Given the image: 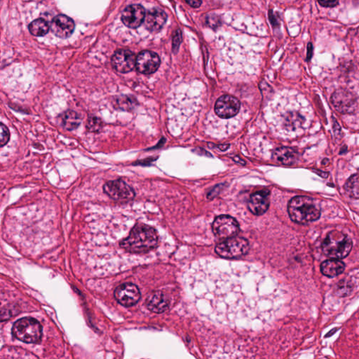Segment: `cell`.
Wrapping results in <instances>:
<instances>
[{"mask_svg": "<svg viewBox=\"0 0 359 359\" xmlns=\"http://www.w3.org/2000/svg\"><path fill=\"white\" fill-rule=\"evenodd\" d=\"M75 27L73 19L66 15H58L53 18L51 23V29L53 34L62 39L71 36Z\"/></svg>", "mask_w": 359, "mask_h": 359, "instance_id": "obj_15", "label": "cell"}, {"mask_svg": "<svg viewBox=\"0 0 359 359\" xmlns=\"http://www.w3.org/2000/svg\"><path fill=\"white\" fill-rule=\"evenodd\" d=\"M307 48H308V51H307V57H308V59H309L311 57H312V55L313 47L312 44H308V47H307Z\"/></svg>", "mask_w": 359, "mask_h": 359, "instance_id": "obj_32", "label": "cell"}, {"mask_svg": "<svg viewBox=\"0 0 359 359\" xmlns=\"http://www.w3.org/2000/svg\"><path fill=\"white\" fill-rule=\"evenodd\" d=\"M167 20V15L164 11L153 9L145 15V26L151 32H157L165 25Z\"/></svg>", "mask_w": 359, "mask_h": 359, "instance_id": "obj_17", "label": "cell"}, {"mask_svg": "<svg viewBox=\"0 0 359 359\" xmlns=\"http://www.w3.org/2000/svg\"><path fill=\"white\" fill-rule=\"evenodd\" d=\"M114 105L118 109L129 111L135 108L136 101L130 95H121L115 99Z\"/></svg>", "mask_w": 359, "mask_h": 359, "instance_id": "obj_24", "label": "cell"}, {"mask_svg": "<svg viewBox=\"0 0 359 359\" xmlns=\"http://www.w3.org/2000/svg\"><path fill=\"white\" fill-rule=\"evenodd\" d=\"M206 23L208 26L211 28L215 29L221 25V20L216 15H210L206 18Z\"/></svg>", "mask_w": 359, "mask_h": 359, "instance_id": "obj_27", "label": "cell"}, {"mask_svg": "<svg viewBox=\"0 0 359 359\" xmlns=\"http://www.w3.org/2000/svg\"><path fill=\"white\" fill-rule=\"evenodd\" d=\"M274 161L283 165H292L297 162L298 153L294 149L288 147H281L274 151L272 155Z\"/></svg>", "mask_w": 359, "mask_h": 359, "instance_id": "obj_19", "label": "cell"}, {"mask_svg": "<svg viewBox=\"0 0 359 359\" xmlns=\"http://www.w3.org/2000/svg\"><path fill=\"white\" fill-rule=\"evenodd\" d=\"M274 122L279 130L288 135L303 132L309 124L307 116L302 110L281 106L276 110Z\"/></svg>", "mask_w": 359, "mask_h": 359, "instance_id": "obj_3", "label": "cell"}, {"mask_svg": "<svg viewBox=\"0 0 359 359\" xmlns=\"http://www.w3.org/2000/svg\"><path fill=\"white\" fill-rule=\"evenodd\" d=\"M86 126L88 132L97 133L101 132L103 128V121L100 118L91 116L88 118Z\"/></svg>", "mask_w": 359, "mask_h": 359, "instance_id": "obj_25", "label": "cell"}, {"mask_svg": "<svg viewBox=\"0 0 359 359\" xmlns=\"http://www.w3.org/2000/svg\"><path fill=\"white\" fill-rule=\"evenodd\" d=\"M269 16H270V21H271L272 25H273L274 27L277 26L278 25V21H277V19H276L275 16H274V15L273 14V13H272V11H270Z\"/></svg>", "mask_w": 359, "mask_h": 359, "instance_id": "obj_31", "label": "cell"}, {"mask_svg": "<svg viewBox=\"0 0 359 359\" xmlns=\"http://www.w3.org/2000/svg\"><path fill=\"white\" fill-rule=\"evenodd\" d=\"M186 3L188 4L189 6L194 7V8H198L202 5V0H185Z\"/></svg>", "mask_w": 359, "mask_h": 359, "instance_id": "obj_30", "label": "cell"}, {"mask_svg": "<svg viewBox=\"0 0 359 359\" xmlns=\"http://www.w3.org/2000/svg\"><path fill=\"white\" fill-rule=\"evenodd\" d=\"M182 42V34L180 29H178L176 32L175 33L174 38H173V50L174 51H178V48L180 47V44Z\"/></svg>", "mask_w": 359, "mask_h": 359, "instance_id": "obj_28", "label": "cell"}, {"mask_svg": "<svg viewBox=\"0 0 359 359\" xmlns=\"http://www.w3.org/2000/svg\"><path fill=\"white\" fill-rule=\"evenodd\" d=\"M1 129H0V144L1 146L7 145L10 139V132L8 128L3 123L1 124Z\"/></svg>", "mask_w": 359, "mask_h": 359, "instance_id": "obj_26", "label": "cell"}, {"mask_svg": "<svg viewBox=\"0 0 359 359\" xmlns=\"http://www.w3.org/2000/svg\"><path fill=\"white\" fill-rule=\"evenodd\" d=\"M169 303L168 298L161 291L152 292L146 301L147 307L149 310L157 314L165 312L169 308Z\"/></svg>", "mask_w": 359, "mask_h": 359, "instance_id": "obj_18", "label": "cell"}, {"mask_svg": "<svg viewBox=\"0 0 359 359\" xmlns=\"http://www.w3.org/2000/svg\"><path fill=\"white\" fill-rule=\"evenodd\" d=\"M158 235L156 230L139 224L133 228L129 235L120 242L121 247L130 253H146L157 246Z\"/></svg>", "mask_w": 359, "mask_h": 359, "instance_id": "obj_1", "label": "cell"}, {"mask_svg": "<svg viewBox=\"0 0 359 359\" xmlns=\"http://www.w3.org/2000/svg\"><path fill=\"white\" fill-rule=\"evenodd\" d=\"M331 102L337 111L342 114H351L356 111L358 103L356 97L350 91L339 89L331 96Z\"/></svg>", "mask_w": 359, "mask_h": 359, "instance_id": "obj_8", "label": "cell"}, {"mask_svg": "<svg viewBox=\"0 0 359 359\" xmlns=\"http://www.w3.org/2000/svg\"><path fill=\"white\" fill-rule=\"evenodd\" d=\"M29 32L32 36L42 37L47 35L49 30V24L45 20L39 18L32 21L29 25Z\"/></svg>", "mask_w": 359, "mask_h": 359, "instance_id": "obj_22", "label": "cell"}, {"mask_svg": "<svg viewBox=\"0 0 359 359\" xmlns=\"http://www.w3.org/2000/svg\"><path fill=\"white\" fill-rule=\"evenodd\" d=\"M212 228L214 235L222 240L235 237L239 232L238 222L227 215L217 217L213 221Z\"/></svg>", "mask_w": 359, "mask_h": 359, "instance_id": "obj_7", "label": "cell"}, {"mask_svg": "<svg viewBox=\"0 0 359 359\" xmlns=\"http://www.w3.org/2000/svg\"><path fill=\"white\" fill-rule=\"evenodd\" d=\"M240 106V101L237 97L224 95L215 103V112L222 119H230L238 114Z\"/></svg>", "mask_w": 359, "mask_h": 359, "instance_id": "obj_10", "label": "cell"}, {"mask_svg": "<svg viewBox=\"0 0 359 359\" xmlns=\"http://www.w3.org/2000/svg\"><path fill=\"white\" fill-rule=\"evenodd\" d=\"M346 193L351 198L359 199V174L351 176L345 185Z\"/></svg>", "mask_w": 359, "mask_h": 359, "instance_id": "obj_23", "label": "cell"}, {"mask_svg": "<svg viewBox=\"0 0 359 359\" xmlns=\"http://www.w3.org/2000/svg\"><path fill=\"white\" fill-rule=\"evenodd\" d=\"M249 243L242 237H233L224 239L215 246V252L223 258H238L247 254Z\"/></svg>", "mask_w": 359, "mask_h": 359, "instance_id": "obj_6", "label": "cell"}, {"mask_svg": "<svg viewBox=\"0 0 359 359\" xmlns=\"http://www.w3.org/2000/svg\"><path fill=\"white\" fill-rule=\"evenodd\" d=\"M103 189L110 198L117 201L132 200L136 195L132 187L121 179L108 182Z\"/></svg>", "mask_w": 359, "mask_h": 359, "instance_id": "obj_9", "label": "cell"}, {"mask_svg": "<svg viewBox=\"0 0 359 359\" xmlns=\"http://www.w3.org/2000/svg\"><path fill=\"white\" fill-rule=\"evenodd\" d=\"M145 10L141 5L127 7L121 14V21L129 28H137L145 21Z\"/></svg>", "mask_w": 359, "mask_h": 359, "instance_id": "obj_14", "label": "cell"}, {"mask_svg": "<svg viewBox=\"0 0 359 359\" xmlns=\"http://www.w3.org/2000/svg\"><path fill=\"white\" fill-rule=\"evenodd\" d=\"M141 292L139 288L133 283H126L121 284L116 288L115 299L123 306H134L141 299Z\"/></svg>", "mask_w": 359, "mask_h": 359, "instance_id": "obj_11", "label": "cell"}, {"mask_svg": "<svg viewBox=\"0 0 359 359\" xmlns=\"http://www.w3.org/2000/svg\"><path fill=\"white\" fill-rule=\"evenodd\" d=\"M62 125L66 129L73 130L80 126L81 119L78 114L73 110H68L60 116Z\"/></svg>", "mask_w": 359, "mask_h": 359, "instance_id": "obj_21", "label": "cell"}, {"mask_svg": "<svg viewBox=\"0 0 359 359\" xmlns=\"http://www.w3.org/2000/svg\"><path fill=\"white\" fill-rule=\"evenodd\" d=\"M350 237L342 232H331L322 244V250L327 257L332 259L345 258L352 249Z\"/></svg>", "mask_w": 359, "mask_h": 359, "instance_id": "obj_4", "label": "cell"}, {"mask_svg": "<svg viewBox=\"0 0 359 359\" xmlns=\"http://www.w3.org/2000/svg\"><path fill=\"white\" fill-rule=\"evenodd\" d=\"M270 206V192L268 191H257L250 197L248 207L250 212L255 215L264 214Z\"/></svg>", "mask_w": 359, "mask_h": 359, "instance_id": "obj_16", "label": "cell"}, {"mask_svg": "<svg viewBox=\"0 0 359 359\" xmlns=\"http://www.w3.org/2000/svg\"><path fill=\"white\" fill-rule=\"evenodd\" d=\"M15 338L26 343H37L41 340L42 327L35 318H21L14 323L12 329Z\"/></svg>", "mask_w": 359, "mask_h": 359, "instance_id": "obj_5", "label": "cell"}, {"mask_svg": "<svg viewBox=\"0 0 359 359\" xmlns=\"http://www.w3.org/2000/svg\"><path fill=\"white\" fill-rule=\"evenodd\" d=\"M345 269V263L339 259H328L324 261L321 265V271L323 275L328 277H336L344 272Z\"/></svg>", "mask_w": 359, "mask_h": 359, "instance_id": "obj_20", "label": "cell"}, {"mask_svg": "<svg viewBox=\"0 0 359 359\" xmlns=\"http://www.w3.org/2000/svg\"><path fill=\"white\" fill-rule=\"evenodd\" d=\"M289 216L293 222L308 224L317 220L321 216V208L314 199L306 196H298L289 202Z\"/></svg>", "mask_w": 359, "mask_h": 359, "instance_id": "obj_2", "label": "cell"}, {"mask_svg": "<svg viewBox=\"0 0 359 359\" xmlns=\"http://www.w3.org/2000/svg\"><path fill=\"white\" fill-rule=\"evenodd\" d=\"M159 66V57L153 51H142L136 58V69L139 73L144 75L155 73Z\"/></svg>", "mask_w": 359, "mask_h": 359, "instance_id": "obj_12", "label": "cell"}, {"mask_svg": "<svg viewBox=\"0 0 359 359\" xmlns=\"http://www.w3.org/2000/svg\"><path fill=\"white\" fill-rule=\"evenodd\" d=\"M318 2L324 7H335L339 3V0H318Z\"/></svg>", "mask_w": 359, "mask_h": 359, "instance_id": "obj_29", "label": "cell"}, {"mask_svg": "<svg viewBox=\"0 0 359 359\" xmlns=\"http://www.w3.org/2000/svg\"><path fill=\"white\" fill-rule=\"evenodd\" d=\"M136 58L137 57L132 51L120 49L116 51L112 56V66L119 73H129L135 68Z\"/></svg>", "mask_w": 359, "mask_h": 359, "instance_id": "obj_13", "label": "cell"}]
</instances>
